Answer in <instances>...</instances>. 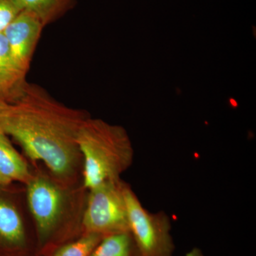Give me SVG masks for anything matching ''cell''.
Listing matches in <instances>:
<instances>
[{"label":"cell","instance_id":"cell-2","mask_svg":"<svg viewBox=\"0 0 256 256\" xmlns=\"http://www.w3.org/2000/svg\"><path fill=\"white\" fill-rule=\"evenodd\" d=\"M77 143L84 160V186L120 178L132 164L134 150L124 127L90 117L79 130Z\"/></svg>","mask_w":256,"mask_h":256},{"label":"cell","instance_id":"cell-16","mask_svg":"<svg viewBox=\"0 0 256 256\" xmlns=\"http://www.w3.org/2000/svg\"><path fill=\"white\" fill-rule=\"evenodd\" d=\"M6 104H8V102H6V101L4 100L1 94H0V109H1L2 108L3 106H4Z\"/></svg>","mask_w":256,"mask_h":256},{"label":"cell","instance_id":"cell-15","mask_svg":"<svg viewBox=\"0 0 256 256\" xmlns=\"http://www.w3.org/2000/svg\"><path fill=\"white\" fill-rule=\"evenodd\" d=\"M9 181H8L6 178H5L0 173V186H4V185H9L10 184Z\"/></svg>","mask_w":256,"mask_h":256},{"label":"cell","instance_id":"cell-12","mask_svg":"<svg viewBox=\"0 0 256 256\" xmlns=\"http://www.w3.org/2000/svg\"><path fill=\"white\" fill-rule=\"evenodd\" d=\"M102 237L97 234H86L78 240L60 248L53 256H89Z\"/></svg>","mask_w":256,"mask_h":256},{"label":"cell","instance_id":"cell-3","mask_svg":"<svg viewBox=\"0 0 256 256\" xmlns=\"http://www.w3.org/2000/svg\"><path fill=\"white\" fill-rule=\"evenodd\" d=\"M129 230L139 256H172L174 244L171 220L164 212L151 213L142 206L128 184H124Z\"/></svg>","mask_w":256,"mask_h":256},{"label":"cell","instance_id":"cell-8","mask_svg":"<svg viewBox=\"0 0 256 256\" xmlns=\"http://www.w3.org/2000/svg\"><path fill=\"white\" fill-rule=\"evenodd\" d=\"M26 82L15 65L9 44L3 32L0 33V94L6 102L18 97Z\"/></svg>","mask_w":256,"mask_h":256},{"label":"cell","instance_id":"cell-7","mask_svg":"<svg viewBox=\"0 0 256 256\" xmlns=\"http://www.w3.org/2000/svg\"><path fill=\"white\" fill-rule=\"evenodd\" d=\"M6 186H0V248L12 249L23 245L25 230L22 217Z\"/></svg>","mask_w":256,"mask_h":256},{"label":"cell","instance_id":"cell-14","mask_svg":"<svg viewBox=\"0 0 256 256\" xmlns=\"http://www.w3.org/2000/svg\"><path fill=\"white\" fill-rule=\"evenodd\" d=\"M185 256H205L203 252L198 248H194L190 252H188Z\"/></svg>","mask_w":256,"mask_h":256},{"label":"cell","instance_id":"cell-9","mask_svg":"<svg viewBox=\"0 0 256 256\" xmlns=\"http://www.w3.org/2000/svg\"><path fill=\"white\" fill-rule=\"evenodd\" d=\"M0 173L10 183L28 184L32 178L28 165L8 138L0 132Z\"/></svg>","mask_w":256,"mask_h":256},{"label":"cell","instance_id":"cell-11","mask_svg":"<svg viewBox=\"0 0 256 256\" xmlns=\"http://www.w3.org/2000/svg\"><path fill=\"white\" fill-rule=\"evenodd\" d=\"M89 256H139L130 232L105 236Z\"/></svg>","mask_w":256,"mask_h":256},{"label":"cell","instance_id":"cell-13","mask_svg":"<svg viewBox=\"0 0 256 256\" xmlns=\"http://www.w3.org/2000/svg\"><path fill=\"white\" fill-rule=\"evenodd\" d=\"M21 11L18 0H0V33Z\"/></svg>","mask_w":256,"mask_h":256},{"label":"cell","instance_id":"cell-1","mask_svg":"<svg viewBox=\"0 0 256 256\" xmlns=\"http://www.w3.org/2000/svg\"><path fill=\"white\" fill-rule=\"evenodd\" d=\"M89 117L26 82L18 97L0 109V132L14 138L28 158L43 162L57 178L68 180L82 158L77 137Z\"/></svg>","mask_w":256,"mask_h":256},{"label":"cell","instance_id":"cell-5","mask_svg":"<svg viewBox=\"0 0 256 256\" xmlns=\"http://www.w3.org/2000/svg\"><path fill=\"white\" fill-rule=\"evenodd\" d=\"M26 184L28 208L40 239L46 240L63 218L66 196L63 188L45 176H32Z\"/></svg>","mask_w":256,"mask_h":256},{"label":"cell","instance_id":"cell-4","mask_svg":"<svg viewBox=\"0 0 256 256\" xmlns=\"http://www.w3.org/2000/svg\"><path fill=\"white\" fill-rule=\"evenodd\" d=\"M124 182L120 178L100 184L88 190L82 216L86 234L105 236L130 232Z\"/></svg>","mask_w":256,"mask_h":256},{"label":"cell","instance_id":"cell-6","mask_svg":"<svg viewBox=\"0 0 256 256\" xmlns=\"http://www.w3.org/2000/svg\"><path fill=\"white\" fill-rule=\"evenodd\" d=\"M44 26L34 13L22 10L3 32L15 65L24 76Z\"/></svg>","mask_w":256,"mask_h":256},{"label":"cell","instance_id":"cell-10","mask_svg":"<svg viewBox=\"0 0 256 256\" xmlns=\"http://www.w3.org/2000/svg\"><path fill=\"white\" fill-rule=\"evenodd\" d=\"M76 0H18L22 10L31 12L44 26L54 22L72 8Z\"/></svg>","mask_w":256,"mask_h":256}]
</instances>
